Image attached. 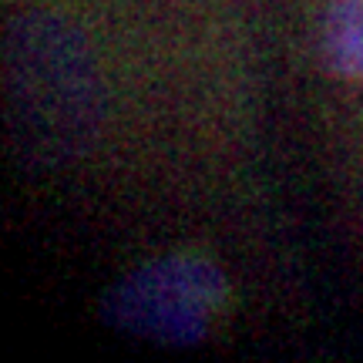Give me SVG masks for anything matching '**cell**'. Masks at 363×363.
Here are the masks:
<instances>
[{"instance_id": "obj_1", "label": "cell", "mask_w": 363, "mask_h": 363, "mask_svg": "<svg viewBox=\"0 0 363 363\" xmlns=\"http://www.w3.org/2000/svg\"><path fill=\"white\" fill-rule=\"evenodd\" d=\"M4 98L17 152L54 165L88 148L104 115L101 74L88 40L54 13H24L7 30Z\"/></svg>"}, {"instance_id": "obj_2", "label": "cell", "mask_w": 363, "mask_h": 363, "mask_svg": "<svg viewBox=\"0 0 363 363\" xmlns=\"http://www.w3.org/2000/svg\"><path fill=\"white\" fill-rule=\"evenodd\" d=\"M225 303L222 272L202 256H162L115 283L101 299L104 323L162 347H192Z\"/></svg>"}, {"instance_id": "obj_3", "label": "cell", "mask_w": 363, "mask_h": 363, "mask_svg": "<svg viewBox=\"0 0 363 363\" xmlns=\"http://www.w3.org/2000/svg\"><path fill=\"white\" fill-rule=\"evenodd\" d=\"M323 57L340 74L363 78V0H337L326 11Z\"/></svg>"}]
</instances>
